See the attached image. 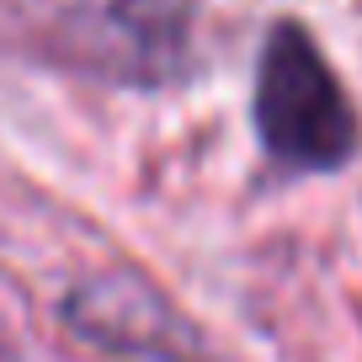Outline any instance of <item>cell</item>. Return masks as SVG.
Masks as SVG:
<instances>
[{
    "mask_svg": "<svg viewBox=\"0 0 362 362\" xmlns=\"http://www.w3.org/2000/svg\"><path fill=\"white\" fill-rule=\"evenodd\" d=\"M256 123L261 144L283 165L336 170L357 149V117L336 69L298 27H277L256 75Z\"/></svg>",
    "mask_w": 362,
    "mask_h": 362,
    "instance_id": "cell-1",
    "label": "cell"
}]
</instances>
